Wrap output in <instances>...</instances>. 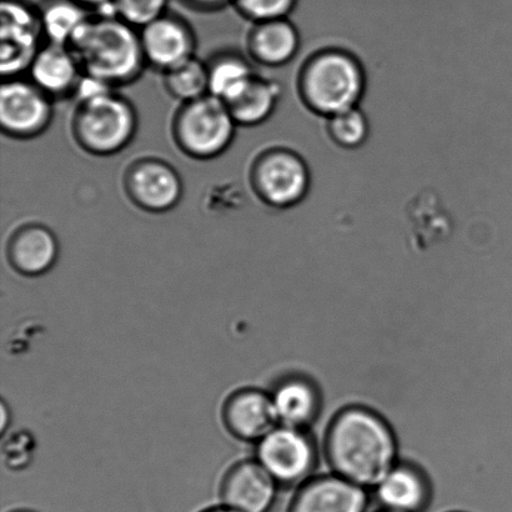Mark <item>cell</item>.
<instances>
[{
  "mask_svg": "<svg viewBox=\"0 0 512 512\" xmlns=\"http://www.w3.org/2000/svg\"><path fill=\"white\" fill-rule=\"evenodd\" d=\"M299 0H232V7L250 24L289 18Z\"/></svg>",
  "mask_w": 512,
  "mask_h": 512,
  "instance_id": "25",
  "label": "cell"
},
{
  "mask_svg": "<svg viewBox=\"0 0 512 512\" xmlns=\"http://www.w3.org/2000/svg\"><path fill=\"white\" fill-rule=\"evenodd\" d=\"M329 132L344 148H358L369 137V123L358 107L329 117Z\"/></svg>",
  "mask_w": 512,
  "mask_h": 512,
  "instance_id": "24",
  "label": "cell"
},
{
  "mask_svg": "<svg viewBox=\"0 0 512 512\" xmlns=\"http://www.w3.org/2000/svg\"><path fill=\"white\" fill-rule=\"evenodd\" d=\"M93 14L115 13V0H74Z\"/></svg>",
  "mask_w": 512,
  "mask_h": 512,
  "instance_id": "29",
  "label": "cell"
},
{
  "mask_svg": "<svg viewBox=\"0 0 512 512\" xmlns=\"http://www.w3.org/2000/svg\"><path fill=\"white\" fill-rule=\"evenodd\" d=\"M223 420L235 438L256 443L279 426L270 394L258 389H243L230 395L224 405Z\"/></svg>",
  "mask_w": 512,
  "mask_h": 512,
  "instance_id": "14",
  "label": "cell"
},
{
  "mask_svg": "<svg viewBox=\"0 0 512 512\" xmlns=\"http://www.w3.org/2000/svg\"><path fill=\"white\" fill-rule=\"evenodd\" d=\"M125 194L135 207L150 214L172 212L183 198V180L167 160L143 157L125 170Z\"/></svg>",
  "mask_w": 512,
  "mask_h": 512,
  "instance_id": "10",
  "label": "cell"
},
{
  "mask_svg": "<svg viewBox=\"0 0 512 512\" xmlns=\"http://www.w3.org/2000/svg\"><path fill=\"white\" fill-rule=\"evenodd\" d=\"M373 491L380 509L390 512H425L433 495L428 476L404 461H398Z\"/></svg>",
  "mask_w": 512,
  "mask_h": 512,
  "instance_id": "15",
  "label": "cell"
},
{
  "mask_svg": "<svg viewBox=\"0 0 512 512\" xmlns=\"http://www.w3.org/2000/svg\"><path fill=\"white\" fill-rule=\"evenodd\" d=\"M39 13L47 43L67 47L93 15L74 0H44Z\"/></svg>",
  "mask_w": 512,
  "mask_h": 512,
  "instance_id": "22",
  "label": "cell"
},
{
  "mask_svg": "<svg viewBox=\"0 0 512 512\" xmlns=\"http://www.w3.org/2000/svg\"><path fill=\"white\" fill-rule=\"evenodd\" d=\"M7 253L10 265L19 274L39 276L57 263L59 243L45 225L28 223L10 235Z\"/></svg>",
  "mask_w": 512,
  "mask_h": 512,
  "instance_id": "18",
  "label": "cell"
},
{
  "mask_svg": "<svg viewBox=\"0 0 512 512\" xmlns=\"http://www.w3.org/2000/svg\"><path fill=\"white\" fill-rule=\"evenodd\" d=\"M364 88L363 68L353 55L341 50L316 55L300 78L305 103L326 117L358 107Z\"/></svg>",
  "mask_w": 512,
  "mask_h": 512,
  "instance_id": "4",
  "label": "cell"
},
{
  "mask_svg": "<svg viewBox=\"0 0 512 512\" xmlns=\"http://www.w3.org/2000/svg\"><path fill=\"white\" fill-rule=\"evenodd\" d=\"M449 512H465V511H449Z\"/></svg>",
  "mask_w": 512,
  "mask_h": 512,
  "instance_id": "34",
  "label": "cell"
},
{
  "mask_svg": "<svg viewBox=\"0 0 512 512\" xmlns=\"http://www.w3.org/2000/svg\"><path fill=\"white\" fill-rule=\"evenodd\" d=\"M29 79L55 100L75 97L84 77L73 50L67 45L45 43L30 64Z\"/></svg>",
  "mask_w": 512,
  "mask_h": 512,
  "instance_id": "16",
  "label": "cell"
},
{
  "mask_svg": "<svg viewBox=\"0 0 512 512\" xmlns=\"http://www.w3.org/2000/svg\"><path fill=\"white\" fill-rule=\"evenodd\" d=\"M37 443L27 431H18L9 436L3 446V460L9 470L27 469L34 459Z\"/></svg>",
  "mask_w": 512,
  "mask_h": 512,
  "instance_id": "26",
  "label": "cell"
},
{
  "mask_svg": "<svg viewBox=\"0 0 512 512\" xmlns=\"http://www.w3.org/2000/svg\"><path fill=\"white\" fill-rule=\"evenodd\" d=\"M180 3L199 13H214L232 5V0H179Z\"/></svg>",
  "mask_w": 512,
  "mask_h": 512,
  "instance_id": "28",
  "label": "cell"
},
{
  "mask_svg": "<svg viewBox=\"0 0 512 512\" xmlns=\"http://www.w3.org/2000/svg\"><path fill=\"white\" fill-rule=\"evenodd\" d=\"M7 409H5V405L3 404L2 405V430H3V433H4V430H5V426H7Z\"/></svg>",
  "mask_w": 512,
  "mask_h": 512,
  "instance_id": "31",
  "label": "cell"
},
{
  "mask_svg": "<svg viewBox=\"0 0 512 512\" xmlns=\"http://www.w3.org/2000/svg\"><path fill=\"white\" fill-rule=\"evenodd\" d=\"M324 455L331 473L373 490L398 463V439L388 420L361 405L346 406L330 421Z\"/></svg>",
  "mask_w": 512,
  "mask_h": 512,
  "instance_id": "1",
  "label": "cell"
},
{
  "mask_svg": "<svg viewBox=\"0 0 512 512\" xmlns=\"http://www.w3.org/2000/svg\"><path fill=\"white\" fill-rule=\"evenodd\" d=\"M209 94L228 104L252 82L259 69L247 54L223 50L207 60Z\"/></svg>",
  "mask_w": 512,
  "mask_h": 512,
  "instance_id": "21",
  "label": "cell"
},
{
  "mask_svg": "<svg viewBox=\"0 0 512 512\" xmlns=\"http://www.w3.org/2000/svg\"><path fill=\"white\" fill-rule=\"evenodd\" d=\"M237 128L227 104L209 94L180 104L172 122V137L187 157L208 162L227 152Z\"/></svg>",
  "mask_w": 512,
  "mask_h": 512,
  "instance_id": "5",
  "label": "cell"
},
{
  "mask_svg": "<svg viewBox=\"0 0 512 512\" xmlns=\"http://www.w3.org/2000/svg\"><path fill=\"white\" fill-rule=\"evenodd\" d=\"M203 512H238V511H235L233 509H230L228 508V506H222V508H213V509H209V510H205Z\"/></svg>",
  "mask_w": 512,
  "mask_h": 512,
  "instance_id": "30",
  "label": "cell"
},
{
  "mask_svg": "<svg viewBox=\"0 0 512 512\" xmlns=\"http://www.w3.org/2000/svg\"><path fill=\"white\" fill-rule=\"evenodd\" d=\"M145 62L164 74L195 57L197 35L187 19L167 12L139 28Z\"/></svg>",
  "mask_w": 512,
  "mask_h": 512,
  "instance_id": "11",
  "label": "cell"
},
{
  "mask_svg": "<svg viewBox=\"0 0 512 512\" xmlns=\"http://www.w3.org/2000/svg\"><path fill=\"white\" fill-rule=\"evenodd\" d=\"M70 132L83 152L108 158L124 152L138 133L134 104L118 89L84 75L75 93Z\"/></svg>",
  "mask_w": 512,
  "mask_h": 512,
  "instance_id": "3",
  "label": "cell"
},
{
  "mask_svg": "<svg viewBox=\"0 0 512 512\" xmlns=\"http://www.w3.org/2000/svg\"><path fill=\"white\" fill-rule=\"evenodd\" d=\"M169 2L170 0H115V13L140 28L167 12Z\"/></svg>",
  "mask_w": 512,
  "mask_h": 512,
  "instance_id": "27",
  "label": "cell"
},
{
  "mask_svg": "<svg viewBox=\"0 0 512 512\" xmlns=\"http://www.w3.org/2000/svg\"><path fill=\"white\" fill-rule=\"evenodd\" d=\"M14 512H34V511H28V510H19V511H14Z\"/></svg>",
  "mask_w": 512,
  "mask_h": 512,
  "instance_id": "32",
  "label": "cell"
},
{
  "mask_svg": "<svg viewBox=\"0 0 512 512\" xmlns=\"http://www.w3.org/2000/svg\"><path fill=\"white\" fill-rule=\"evenodd\" d=\"M283 95V85L259 70L252 82L227 107L238 127L261 128L274 117Z\"/></svg>",
  "mask_w": 512,
  "mask_h": 512,
  "instance_id": "20",
  "label": "cell"
},
{
  "mask_svg": "<svg viewBox=\"0 0 512 512\" xmlns=\"http://www.w3.org/2000/svg\"><path fill=\"white\" fill-rule=\"evenodd\" d=\"M279 485L259 461L233 466L223 480V505L238 512H269Z\"/></svg>",
  "mask_w": 512,
  "mask_h": 512,
  "instance_id": "13",
  "label": "cell"
},
{
  "mask_svg": "<svg viewBox=\"0 0 512 512\" xmlns=\"http://www.w3.org/2000/svg\"><path fill=\"white\" fill-rule=\"evenodd\" d=\"M2 44L0 72L4 79L28 72L35 55L42 49L44 32L39 7L27 0H2Z\"/></svg>",
  "mask_w": 512,
  "mask_h": 512,
  "instance_id": "8",
  "label": "cell"
},
{
  "mask_svg": "<svg viewBox=\"0 0 512 512\" xmlns=\"http://www.w3.org/2000/svg\"><path fill=\"white\" fill-rule=\"evenodd\" d=\"M167 93L180 104L209 95L208 65L197 55L163 74Z\"/></svg>",
  "mask_w": 512,
  "mask_h": 512,
  "instance_id": "23",
  "label": "cell"
},
{
  "mask_svg": "<svg viewBox=\"0 0 512 512\" xmlns=\"http://www.w3.org/2000/svg\"><path fill=\"white\" fill-rule=\"evenodd\" d=\"M248 183L261 207L288 209L305 198L310 174L304 160L291 150L261 148L250 162Z\"/></svg>",
  "mask_w": 512,
  "mask_h": 512,
  "instance_id": "6",
  "label": "cell"
},
{
  "mask_svg": "<svg viewBox=\"0 0 512 512\" xmlns=\"http://www.w3.org/2000/svg\"><path fill=\"white\" fill-rule=\"evenodd\" d=\"M279 425L305 429L318 419L321 398L313 381L303 376L281 380L270 394Z\"/></svg>",
  "mask_w": 512,
  "mask_h": 512,
  "instance_id": "19",
  "label": "cell"
},
{
  "mask_svg": "<svg viewBox=\"0 0 512 512\" xmlns=\"http://www.w3.org/2000/svg\"><path fill=\"white\" fill-rule=\"evenodd\" d=\"M54 100L32 80L4 79L0 88V128L5 137L32 140L52 125Z\"/></svg>",
  "mask_w": 512,
  "mask_h": 512,
  "instance_id": "9",
  "label": "cell"
},
{
  "mask_svg": "<svg viewBox=\"0 0 512 512\" xmlns=\"http://www.w3.org/2000/svg\"><path fill=\"white\" fill-rule=\"evenodd\" d=\"M300 35L289 18L250 24L245 50L260 70L284 67L296 57Z\"/></svg>",
  "mask_w": 512,
  "mask_h": 512,
  "instance_id": "17",
  "label": "cell"
},
{
  "mask_svg": "<svg viewBox=\"0 0 512 512\" xmlns=\"http://www.w3.org/2000/svg\"><path fill=\"white\" fill-rule=\"evenodd\" d=\"M374 512H390V511H386V510H383V509H379L378 511H374Z\"/></svg>",
  "mask_w": 512,
  "mask_h": 512,
  "instance_id": "33",
  "label": "cell"
},
{
  "mask_svg": "<svg viewBox=\"0 0 512 512\" xmlns=\"http://www.w3.org/2000/svg\"><path fill=\"white\" fill-rule=\"evenodd\" d=\"M318 448L305 429L279 425L259 441L258 461L283 488H299L313 478Z\"/></svg>",
  "mask_w": 512,
  "mask_h": 512,
  "instance_id": "7",
  "label": "cell"
},
{
  "mask_svg": "<svg viewBox=\"0 0 512 512\" xmlns=\"http://www.w3.org/2000/svg\"><path fill=\"white\" fill-rule=\"evenodd\" d=\"M69 48L84 75L115 89L137 82L148 68L139 27L117 13L93 14Z\"/></svg>",
  "mask_w": 512,
  "mask_h": 512,
  "instance_id": "2",
  "label": "cell"
},
{
  "mask_svg": "<svg viewBox=\"0 0 512 512\" xmlns=\"http://www.w3.org/2000/svg\"><path fill=\"white\" fill-rule=\"evenodd\" d=\"M368 491L334 473L314 475L296 490L288 512H368Z\"/></svg>",
  "mask_w": 512,
  "mask_h": 512,
  "instance_id": "12",
  "label": "cell"
}]
</instances>
